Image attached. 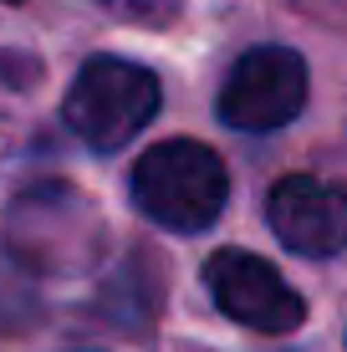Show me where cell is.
<instances>
[{
  "label": "cell",
  "instance_id": "obj_2",
  "mask_svg": "<svg viewBox=\"0 0 347 352\" xmlns=\"http://www.w3.org/2000/svg\"><path fill=\"white\" fill-rule=\"evenodd\" d=\"M159 102H164V87L148 67L123 62V56H92L77 72L62 113H67V128L87 148L113 153L153 123Z\"/></svg>",
  "mask_w": 347,
  "mask_h": 352
},
{
  "label": "cell",
  "instance_id": "obj_5",
  "mask_svg": "<svg viewBox=\"0 0 347 352\" xmlns=\"http://www.w3.org/2000/svg\"><path fill=\"white\" fill-rule=\"evenodd\" d=\"M266 220L286 250L306 261H327L347 245V184L317 174H291L271 189Z\"/></svg>",
  "mask_w": 347,
  "mask_h": 352
},
{
  "label": "cell",
  "instance_id": "obj_1",
  "mask_svg": "<svg viewBox=\"0 0 347 352\" xmlns=\"http://www.w3.org/2000/svg\"><path fill=\"white\" fill-rule=\"evenodd\" d=\"M225 199H230V174L220 153L194 138H169L133 164V204L164 230L194 235L220 220Z\"/></svg>",
  "mask_w": 347,
  "mask_h": 352
},
{
  "label": "cell",
  "instance_id": "obj_7",
  "mask_svg": "<svg viewBox=\"0 0 347 352\" xmlns=\"http://www.w3.org/2000/svg\"><path fill=\"white\" fill-rule=\"evenodd\" d=\"M10 6H16V0H10Z\"/></svg>",
  "mask_w": 347,
  "mask_h": 352
},
{
  "label": "cell",
  "instance_id": "obj_3",
  "mask_svg": "<svg viewBox=\"0 0 347 352\" xmlns=\"http://www.w3.org/2000/svg\"><path fill=\"white\" fill-rule=\"evenodd\" d=\"M306 107V62L291 46H256L220 87V118L240 133H276Z\"/></svg>",
  "mask_w": 347,
  "mask_h": 352
},
{
  "label": "cell",
  "instance_id": "obj_6",
  "mask_svg": "<svg viewBox=\"0 0 347 352\" xmlns=\"http://www.w3.org/2000/svg\"><path fill=\"white\" fill-rule=\"evenodd\" d=\"M102 6L123 10V16H143V21H159V16H169V10H174V0H102Z\"/></svg>",
  "mask_w": 347,
  "mask_h": 352
},
{
  "label": "cell",
  "instance_id": "obj_4",
  "mask_svg": "<svg viewBox=\"0 0 347 352\" xmlns=\"http://www.w3.org/2000/svg\"><path fill=\"white\" fill-rule=\"evenodd\" d=\"M205 286L214 296V307L230 322L250 327V332H296L306 317V301L276 276V265L250 256V250H220L205 265Z\"/></svg>",
  "mask_w": 347,
  "mask_h": 352
}]
</instances>
